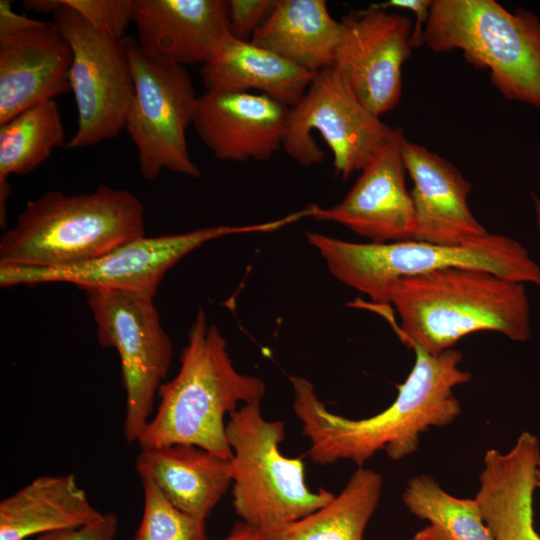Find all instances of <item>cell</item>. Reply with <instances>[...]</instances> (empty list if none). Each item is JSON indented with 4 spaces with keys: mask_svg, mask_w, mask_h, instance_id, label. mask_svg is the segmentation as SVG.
<instances>
[{
    "mask_svg": "<svg viewBox=\"0 0 540 540\" xmlns=\"http://www.w3.org/2000/svg\"><path fill=\"white\" fill-rule=\"evenodd\" d=\"M408 347L415 362L397 386L396 398L380 413L362 419L330 412L309 380L289 376L293 411L310 441L309 456L314 463L350 460L363 467L379 451L398 461L417 451L424 432L447 426L459 417L462 408L454 389L472 378L459 367L461 352L451 348L432 355L416 344Z\"/></svg>",
    "mask_w": 540,
    "mask_h": 540,
    "instance_id": "6da1fadb",
    "label": "cell"
},
{
    "mask_svg": "<svg viewBox=\"0 0 540 540\" xmlns=\"http://www.w3.org/2000/svg\"><path fill=\"white\" fill-rule=\"evenodd\" d=\"M525 284L491 272L447 267L404 277L389 290L388 305L364 304L387 317L399 339L438 355L463 337L493 331L515 342L531 335L530 307Z\"/></svg>",
    "mask_w": 540,
    "mask_h": 540,
    "instance_id": "7a4b0ae2",
    "label": "cell"
},
{
    "mask_svg": "<svg viewBox=\"0 0 540 540\" xmlns=\"http://www.w3.org/2000/svg\"><path fill=\"white\" fill-rule=\"evenodd\" d=\"M179 361L175 377L158 390L159 405L138 441L140 449L185 444L231 459L224 418L239 403L261 401L265 383L235 369L225 338L202 309Z\"/></svg>",
    "mask_w": 540,
    "mask_h": 540,
    "instance_id": "3957f363",
    "label": "cell"
},
{
    "mask_svg": "<svg viewBox=\"0 0 540 540\" xmlns=\"http://www.w3.org/2000/svg\"><path fill=\"white\" fill-rule=\"evenodd\" d=\"M145 236L144 208L130 191H49L27 202L0 238V265L55 267L96 258Z\"/></svg>",
    "mask_w": 540,
    "mask_h": 540,
    "instance_id": "277c9868",
    "label": "cell"
},
{
    "mask_svg": "<svg viewBox=\"0 0 540 540\" xmlns=\"http://www.w3.org/2000/svg\"><path fill=\"white\" fill-rule=\"evenodd\" d=\"M306 239L337 280L375 305H388L389 290L397 280L447 267L484 270L540 286V266L523 245L505 235L487 233L458 246L416 240L355 243L317 232H307Z\"/></svg>",
    "mask_w": 540,
    "mask_h": 540,
    "instance_id": "5b68a950",
    "label": "cell"
},
{
    "mask_svg": "<svg viewBox=\"0 0 540 540\" xmlns=\"http://www.w3.org/2000/svg\"><path fill=\"white\" fill-rule=\"evenodd\" d=\"M423 45L459 50L508 100L540 109V18L495 0H433Z\"/></svg>",
    "mask_w": 540,
    "mask_h": 540,
    "instance_id": "8992f818",
    "label": "cell"
},
{
    "mask_svg": "<svg viewBox=\"0 0 540 540\" xmlns=\"http://www.w3.org/2000/svg\"><path fill=\"white\" fill-rule=\"evenodd\" d=\"M261 401L243 404L229 416L226 436L230 459L233 507L248 526L264 533L298 520L329 503L334 494L305 483L301 457L279 450L285 437L282 421H268Z\"/></svg>",
    "mask_w": 540,
    "mask_h": 540,
    "instance_id": "52a82bcc",
    "label": "cell"
},
{
    "mask_svg": "<svg viewBox=\"0 0 540 540\" xmlns=\"http://www.w3.org/2000/svg\"><path fill=\"white\" fill-rule=\"evenodd\" d=\"M96 324L98 342L119 355L126 395L123 435L138 443L173 357L152 296L130 291L82 289Z\"/></svg>",
    "mask_w": 540,
    "mask_h": 540,
    "instance_id": "ba28073f",
    "label": "cell"
},
{
    "mask_svg": "<svg viewBox=\"0 0 540 540\" xmlns=\"http://www.w3.org/2000/svg\"><path fill=\"white\" fill-rule=\"evenodd\" d=\"M282 218L241 226L219 225L185 233L140 237L86 261L55 267L0 265L1 287L70 283L81 289L130 291L155 297L164 275L203 244L228 235L272 232L297 222Z\"/></svg>",
    "mask_w": 540,
    "mask_h": 540,
    "instance_id": "9c48e42d",
    "label": "cell"
},
{
    "mask_svg": "<svg viewBox=\"0 0 540 540\" xmlns=\"http://www.w3.org/2000/svg\"><path fill=\"white\" fill-rule=\"evenodd\" d=\"M393 129L360 101L332 65L315 74L291 108L282 148L301 166L319 164L325 153L312 136L317 131L332 152L336 172L346 180L367 166Z\"/></svg>",
    "mask_w": 540,
    "mask_h": 540,
    "instance_id": "30bf717a",
    "label": "cell"
},
{
    "mask_svg": "<svg viewBox=\"0 0 540 540\" xmlns=\"http://www.w3.org/2000/svg\"><path fill=\"white\" fill-rule=\"evenodd\" d=\"M135 84L127 130L138 153L140 174L153 180L166 169L199 178L192 160L186 131L193 124L198 97L184 66L152 61L136 39L124 37Z\"/></svg>",
    "mask_w": 540,
    "mask_h": 540,
    "instance_id": "8fae6325",
    "label": "cell"
},
{
    "mask_svg": "<svg viewBox=\"0 0 540 540\" xmlns=\"http://www.w3.org/2000/svg\"><path fill=\"white\" fill-rule=\"evenodd\" d=\"M52 17L73 53L69 80L77 128L68 147L84 148L116 137L125 128L135 93L123 41L94 29L63 0Z\"/></svg>",
    "mask_w": 540,
    "mask_h": 540,
    "instance_id": "7c38bea8",
    "label": "cell"
},
{
    "mask_svg": "<svg viewBox=\"0 0 540 540\" xmlns=\"http://www.w3.org/2000/svg\"><path fill=\"white\" fill-rule=\"evenodd\" d=\"M71 46L57 25L16 13L0 1V125L71 91Z\"/></svg>",
    "mask_w": 540,
    "mask_h": 540,
    "instance_id": "4fadbf2b",
    "label": "cell"
},
{
    "mask_svg": "<svg viewBox=\"0 0 540 540\" xmlns=\"http://www.w3.org/2000/svg\"><path fill=\"white\" fill-rule=\"evenodd\" d=\"M340 25L334 66L360 101L380 117L400 102L402 67L413 48V22L371 5L348 12Z\"/></svg>",
    "mask_w": 540,
    "mask_h": 540,
    "instance_id": "5bb4252c",
    "label": "cell"
},
{
    "mask_svg": "<svg viewBox=\"0 0 540 540\" xmlns=\"http://www.w3.org/2000/svg\"><path fill=\"white\" fill-rule=\"evenodd\" d=\"M403 136L401 128H394L344 199L330 208L312 204L311 217L341 224L375 243L414 240L413 201L401 154Z\"/></svg>",
    "mask_w": 540,
    "mask_h": 540,
    "instance_id": "9a60e30c",
    "label": "cell"
},
{
    "mask_svg": "<svg viewBox=\"0 0 540 540\" xmlns=\"http://www.w3.org/2000/svg\"><path fill=\"white\" fill-rule=\"evenodd\" d=\"M291 108L252 92L206 91L193 127L220 160H269L283 145Z\"/></svg>",
    "mask_w": 540,
    "mask_h": 540,
    "instance_id": "2e32d148",
    "label": "cell"
},
{
    "mask_svg": "<svg viewBox=\"0 0 540 540\" xmlns=\"http://www.w3.org/2000/svg\"><path fill=\"white\" fill-rule=\"evenodd\" d=\"M137 44L156 63L205 64L231 36L227 1L134 0Z\"/></svg>",
    "mask_w": 540,
    "mask_h": 540,
    "instance_id": "e0dca14e",
    "label": "cell"
},
{
    "mask_svg": "<svg viewBox=\"0 0 540 540\" xmlns=\"http://www.w3.org/2000/svg\"><path fill=\"white\" fill-rule=\"evenodd\" d=\"M401 154L413 188L414 240L458 246L487 234L472 214V185L449 161L403 136Z\"/></svg>",
    "mask_w": 540,
    "mask_h": 540,
    "instance_id": "ac0fdd59",
    "label": "cell"
},
{
    "mask_svg": "<svg viewBox=\"0 0 540 540\" xmlns=\"http://www.w3.org/2000/svg\"><path fill=\"white\" fill-rule=\"evenodd\" d=\"M539 462V440L528 431L506 453L485 452L475 499L493 540H540L533 519Z\"/></svg>",
    "mask_w": 540,
    "mask_h": 540,
    "instance_id": "d6986e66",
    "label": "cell"
},
{
    "mask_svg": "<svg viewBox=\"0 0 540 540\" xmlns=\"http://www.w3.org/2000/svg\"><path fill=\"white\" fill-rule=\"evenodd\" d=\"M135 467L175 507L202 521L232 486L230 459L194 445L140 449Z\"/></svg>",
    "mask_w": 540,
    "mask_h": 540,
    "instance_id": "ffe728a7",
    "label": "cell"
},
{
    "mask_svg": "<svg viewBox=\"0 0 540 540\" xmlns=\"http://www.w3.org/2000/svg\"><path fill=\"white\" fill-rule=\"evenodd\" d=\"M315 74L251 41L232 36L200 69L206 91L253 90L290 108L299 103Z\"/></svg>",
    "mask_w": 540,
    "mask_h": 540,
    "instance_id": "44dd1931",
    "label": "cell"
},
{
    "mask_svg": "<svg viewBox=\"0 0 540 540\" xmlns=\"http://www.w3.org/2000/svg\"><path fill=\"white\" fill-rule=\"evenodd\" d=\"M102 516L74 474L40 476L0 501V540L81 527Z\"/></svg>",
    "mask_w": 540,
    "mask_h": 540,
    "instance_id": "7402d4cb",
    "label": "cell"
},
{
    "mask_svg": "<svg viewBox=\"0 0 540 540\" xmlns=\"http://www.w3.org/2000/svg\"><path fill=\"white\" fill-rule=\"evenodd\" d=\"M340 21L324 0H278L251 42L313 73L334 65Z\"/></svg>",
    "mask_w": 540,
    "mask_h": 540,
    "instance_id": "603a6c76",
    "label": "cell"
},
{
    "mask_svg": "<svg viewBox=\"0 0 540 540\" xmlns=\"http://www.w3.org/2000/svg\"><path fill=\"white\" fill-rule=\"evenodd\" d=\"M380 473L357 467L343 490L316 511L276 529L260 540H364L381 499Z\"/></svg>",
    "mask_w": 540,
    "mask_h": 540,
    "instance_id": "cb8c5ba5",
    "label": "cell"
},
{
    "mask_svg": "<svg viewBox=\"0 0 540 540\" xmlns=\"http://www.w3.org/2000/svg\"><path fill=\"white\" fill-rule=\"evenodd\" d=\"M65 141L58 103L36 104L0 125V223L6 226L8 177L30 173Z\"/></svg>",
    "mask_w": 540,
    "mask_h": 540,
    "instance_id": "d4e9b609",
    "label": "cell"
},
{
    "mask_svg": "<svg viewBox=\"0 0 540 540\" xmlns=\"http://www.w3.org/2000/svg\"><path fill=\"white\" fill-rule=\"evenodd\" d=\"M402 501L411 514L429 521L454 540H493L475 497H455L430 475L409 479Z\"/></svg>",
    "mask_w": 540,
    "mask_h": 540,
    "instance_id": "484cf974",
    "label": "cell"
},
{
    "mask_svg": "<svg viewBox=\"0 0 540 540\" xmlns=\"http://www.w3.org/2000/svg\"><path fill=\"white\" fill-rule=\"evenodd\" d=\"M144 508L132 540H208L205 521L175 507L149 479H141Z\"/></svg>",
    "mask_w": 540,
    "mask_h": 540,
    "instance_id": "4316f807",
    "label": "cell"
},
{
    "mask_svg": "<svg viewBox=\"0 0 540 540\" xmlns=\"http://www.w3.org/2000/svg\"><path fill=\"white\" fill-rule=\"evenodd\" d=\"M89 25L112 38L122 40L133 21L134 0H63Z\"/></svg>",
    "mask_w": 540,
    "mask_h": 540,
    "instance_id": "83f0119b",
    "label": "cell"
},
{
    "mask_svg": "<svg viewBox=\"0 0 540 540\" xmlns=\"http://www.w3.org/2000/svg\"><path fill=\"white\" fill-rule=\"evenodd\" d=\"M278 0H229L228 22L232 37L251 41L254 33L270 17Z\"/></svg>",
    "mask_w": 540,
    "mask_h": 540,
    "instance_id": "f1b7e54d",
    "label": "cell"
},
{
    "mask_svg": "<svg viewBox=\"0 0 540 540\" xmlns=\"http://www.w3.org/2000/svg\"><path fill=\"white\" fill-rule=\"evenodd\" d=\"M118 527L117 514L108 512L91 524L43 533L34 540H114Z\"/></svg>",
    "mask_w": 540,
    "mask_h": 540,
    "instance_id": "f546056e",
    "label": "cell"
},
{
    "mask_svg": "<svg viewBox=\"0 0 540 540\" xmlns=\"http://www.w3.org/2000/svg\"><path fill=\"white\" fill-rule=\"evenodd\" d=\"M432 3L433 0H389L373 5L380 9L389 10L390 8H394L410 10L413 12L416 16V22L412 33V46L414 48L423 45L424 28L429 19Z\"/></svg>",
    "mask_w": 540,
    "mask_h": 540,
    "instance_id": "4dcf8cb0",
    "label": "cell"
},
{
    "mask_svg": "<svg viewBox=\"0 0 540 540\" xmlns=\"http://www.w3.org/2000/svg\"><path fill=\"white\" fill-rule=\"evenodd\" d=\"M261 533L248 526L246 523L237 522L234 524L229 535L224 540H260Z\"/></svg>",
    "mask_w": 540,
    "mask_h": 540,
    "instance_id": "1f68e13d",
    "label": "cell"
},
{
    "mask_svg": "<svg viewBox=\"0 0 540 540\" xmlns=\"http://www.w3.org/2000/svg\"><path fill=\"white\" fill-rule=\"evenodd\" d=\"M23 5L28 10L53 15L60 7L61 0H25Z\"/></svg>",
    "mask_w": 540,
    "mask_h": 540,
    "instance_id": "d6a6232c",
    "label": "cell"
},
{
    "mask_svg": "<svg viewBox=\"0 0 540 540\" xmlns=\"http://www.w3.org/2000/svg\"><path fill=\"white\" fill-rule=\"evenodd\" d=\"M412 540H454L446 532L440 528L429 524L420 531H418L412 538Z\"/></svg>",
    "mask_w": 540,
    "mask_h": 540,
    "instance_id": "836d02e7",
    "label": "cell"
},
{
    "mask_svg": "<svg viewBox=\"0 0 540 540\" xmlns=\"http://www.w3.org/2000/svg\"><path fill=\"white\" fill-rule=\"evenodd\" d=\"M533 202H534L536 225H537L538 230L540 232V199L537 198L536 196H533Z\"/></svg>",
    "mask_w": 540,
    "mask_h": 540,
    "instance_id": "e575fe53",
    "label": "cell"
},
{
    "mask_svg": "<svg viewBox=\"0 0 540 540\" xmlns=\"http://www.w3.org/2000/svg\"><path fill=\"white\" fill-rule=\"evenodd\" d=\"M536 488H539L540 489V462L537 466V469H536Z\"/></svg>",
    "mask_w": 540,
    "mask_h": 540,
    "instance_id": "d590c367",
    "label": "cell"
}]
</instances>
